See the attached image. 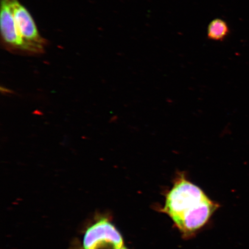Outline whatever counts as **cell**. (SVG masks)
<instances>
[{"label":"cell","instance_id":"obj_1","mask_svg":"<svg viewBox=\"0 0 249 249\" xmlns=\"http://www.w3.org/2000/svg\"><path fill=\"white\" fill-rule=\"evenodd\" d=\"M208 198L198 186L187 178L185 173L177 174L172 188L166 195V201L160 211L167 214L176 226L197 211Z\"/></svg>","mask_w":249,"mask_h":249},{"label":"cell","instance_id":"obj_2","mask_svg":"<svg viewBox=\"0 0 249 249\" xmlns=\"http://www.w3.org/2000/svg\"><path fill=\"white\" fill-rule=\"evenodd\" d=\"M11 2L16 33L27 55L43 54L48 42L40 35L32 16L19 0H11Z\"/></svg>","mask_w":249,"mask_h":249},{"label":"cell","instance_id":"obj_3","mask_svg":"<svg viewBox=\"0 0 249 249\" xmlns=\"http://www.w3.org/2000/svg\"><path fill=\"white\" fill-rule=\"evenodd\" d=\"M124 239L120 232L107 217L98 218L84 234V249H122Z\"/></svg>","mask_w":249,"mask_h":249},{"label":"cell","instance_id":"obj_4","mask_svg":"<svg viewBox=\"0 0 249 249\" xmlns=\"http://www.w3.org/2000/svg\"><path fill=\"white\" fill-rule=\"evenodd\" d=\"M0 32L3 48L12 53L27 55L23 43L16 33L11 0H1Z\"/></svg>","mask_w":249,"mask_h":249},{"label":"cell","instance_id":"obj_5","mask_svg":"<svg viewBox=\"0 0 249 249\" xmlns=\"http://www.w3.org/2000/svg\"><path fill=\"white\" fill-rule=\"evenodd\" d=\"M230 29L228 24L221 18L212 21L208 27V38L214 41H222L229 36Z\"/></svg>","mask_w":249,"mask_h":249},{"label":"cell","instance_id":"obj_6","mask_svg":"<svg viewBox=\"0 0 249 249\" xmlns=\"http://www.w3.org/2000/svg\"><path fill=\"white\" fill-rule=\"evenodd\" d=\"M0 89H1V93L4 95H11L14 94V92L12 91V90L6 88V87H0Z\"/></svg>","mask_w":249,"mask_h":249},{"label":"cell","instance_id":"obj_7","mask_svg":"<svg viewBox=\"0 0 249 249\" xmlns=\"http://www.w3.org/2000/svg\"><path fill=\"white\" fill-rule=\"evenodd\" d=\"M122 249H127L126 248L124 247Z\"/></svg>","mask_w":249,"mask_h":249}]
</instances>
